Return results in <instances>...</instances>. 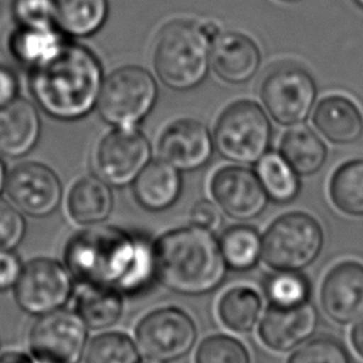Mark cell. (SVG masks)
Masks as SVG:
<instances>
[{
	"label": "cell",
	"instance_id": "4fadbf2b",
	"mask_svg": "<svg viewBox=\"0 0 363 363\" xmlns=\"http://www.w3.org/2000/svg\"><path fill=\"white\" fill-rule=\"evenodd\" d=\"M9 200L31 217H48L61 204L62 184L57 173L38 162H23L7 173Z\"/></svg>",
	"mask_w": 363,
	"mask_h": 363
},
{
	"label": "cell",
	"instance_id": "b9f144b4",
	"mask_svg": "<svg viewBox=\"0 0 363 363\" xmlns=\"http://www.w3.org/2000/svg\"><path fill=\"white\" fill-rule=\"evenodd\" d=\"M7 167H6V164H4V162H3V159H1V156H0V194H1V191H4V187H6V180H7Z\"/></svg>",
	"mask_w": 363,
	"mask_h": 363
},
{
	"label": "cell",
	"instance_id": "5bb4252c",
	"mask_svg": "<svg viewBox=\"0 0 363 363\" xmlns=\"http://www.w3.org/2000/svg\"><path fill=\"white\" fill-rule=\"evenodd\" d=\"M213 201L228 217L250 221L261 216L268 197L254 170L245 164H225L216 169L208 182Z\"/></svg>",
	"mask_w": 363,
	"mask_h": 363
},
{
	"label": "cell",
	"instance_id": "d6a6232c",
	"mask_svg": "<svg viewBox=\"0 0 363 363\" xmlns=\"http://www.w3.org/2000/svg\"><path fill=\"white\" fill-rule=\"evenodd\" d=\"M286 363H353L346 346L336 337L320 335L294 349Z\"/></svg>",
	"mask_w": 363,
	"mask_h": 363
},
{
	"label": "cell",
	"instance_id": "4dcf8cb0",
	"mask_svg": "<svg viewBox=\"0 0 363 363\" xmlns=\"http://www.w3.org/2000/svg\"><path fill=\"white\" fill-rule=\"evenodd\" d=\"M267 299L274 306H299L311 301L312 286L302 271H274L264 284Z\"/></svg>",
	"mask_w": 363,
	"mask_h": 363
},
{
	"label": "cell",
	"instance_id": "7402d4cb",
	"mask_svg": "<svg viewBox=\"0 0 363 363\" xmlns=\"http://www.w3.org/2000/svg\"><path fill=\"white\" fill-rule=\"evenodd\" d=\"M68 38L57 26H16L7 38V50L11 58L28 72L55 57Z\"/></svg>",
	"mask_w": 363,
	"mask_h": 363
},
{
	"label": "cell",
	"instance_id": "7a4b0ae2",
	"mask_svg": "<svg viewBox=\"0 0 363 363\" xmlns=\"http://www.w3.org/2000/svg\"><path fill=\"white\" fill-rule=\"evenodd\" d=\"M102 81L98 57L71 38L55 57L28 71V88L37 108L65 122L85 118L96 108Z\"/></svg>",
	"mask_w": 363,
	"mask_h": 363
},
{
	"label": "cell",
	"instance_id": "9c48e42d",
	"mask_svg": "<svg viewBox=\"0 0 363 363\" xmlns=\"http://www.w3.org/2000/svg\"><path fill=\"white\" fill-rule=\"evenodd\" d=\"M139 350L149 359L173 362L184 357L197 340L193 318L176 306L157 308L146 313L135 328Z\"/></svg>",
	"mask_w": 363,
	"mask_h": 363
},
{
	"label": "cell",
	"instance_id": "e575fe53",
	"mask_svg": "<svg viewBox=\"0 0 363 363\" xmlns=\"http://www.w3.org/2000/svg\"><path fill=\"white\" fill-rule=\"evenodd\" d=\"M11 16L16 26L48 27L55 24V0H13Z\"/></svg>",
	"mask_w": 363,
	"mask_h": 363
},
{
	"label": "cell",
	"instance_id": "5b68a950",
	"mask_svg": "<svg viewBox=\"0 0 363 363\" xmlns=\"http://www.w3.org/2000/svg\"><path fill=\"white\" fill-rule=\"evenodd\" d=\"M272 125L265 109L251 99H238L218 115L213 142L221 157L238 164H255L268 150Z\"/></svg>",
	"mask_w": 363,
	"mask_h": 363
},
{
	"label": "cell",
	"instance_id": "cb8c5ba5",
	"mask_svg": "<svg viewBox=\"0 0 363 363\" xmlns=\"http://www.w3.org/2000/svg\"><path fill=\"white\" fill-rule=\"evenodd\" d=\"M279 153L301 177H306L325 166L328 146L311 128L296 125L282 135Z\"/></svg>",
	"mask_w": 363,
	"mask_h": 363
},
{
	"label": "cell",
	"instance_id": "ac0fdd59",
	"mask_svg": "<svg viewBox=\"0 0 363 363\" xmlns=\"http://www.w3.org/2000/svg\"><path fill=\"white\" fill-rule=\"evenodd\" d=\"M261 51L254 40L237 31H221L210 44V68L227 84H244L259 69Z\"/></svg>",
	"mask_w": 363,
	"mask_h": 363
},
{
	"label": "cell",
	"instance_id": "f35d334b",
	"mask_svg": "<svg viewBox=\"0 0 363 363\" xmlns=\"http://www.w3.org/2000/svg\"><path fill=\"white\" fill-rule=\"evenodd\" d=\"M18 98V78L16 72L0 64V108Z\"/></svg>",
	"mask_w": 363,
	"mask_h": 363
},
{
	"label": "cell",
	"instance_id": "836d02e7",
	"mask_svg": "<svg viewBox=\"0 0 363 363\" xmlns=\"http://www.w3.org/2000/svg\"><path fill=\"white\" fill-rule=\"evenodd\" d=\"M194 363H251V357L242 342L228 335L216 333L199 343Z\"/></svg>",
	"mask_w": 363,
	"mask_h": 363
},
{
	"label": "cell",
	"instance_id": "277c9868",
	"mask_svg": "<svg viewBox=\"0 0 363 363\" xmlns=\"http://www.w3.org/2000/svg\"><path fill=\"white\" fill-rule=\"evenodd\" d=\"M210 44L200 23L169 21L160 28L153 47L157 78L174 91L197 88L210 71Z\"/></svg>",
	"mask_w": 363,
	"mask_h": 363
},
{
	"label": "cell",
	"instance_id": "1f68e13d",
	"mask_svg": "<svg viewBox=\"0 0 363 363\" xmlns=\"http://www.w3.org/2000/svg\"><path fill=\"white\" fill-rule=\"evenodd\" d=\"M85 363H139V347L123 332L96 335L85 349Z\"/></svg>",
	"mask_w": 363,
	"mask_h": 363
},
{
	"label": "cell",
	"instance_id": "44dd1931",
	"mask_svg": "<svg viewBox=\"0 0 363 363\" xmlns=\"http://www.w3.org/2000/svg\"><path fill=\"white\" fill-rule=\"evenodd\" d=\"M130 186L132 194L140 207L153 213L164 211L182 194V172L160 157L152 159Z\"/></svg>",
	"mask_w": 363,
	"mask_h": 363
},
{
	"label": "cell",
	"instance_id": "e0dca14e",
	"mask_svg": "<svg viewBox=\"0 0 363 363\" xmlns=\"http://www.w3.org/2000/svg\"><path fill=\"white\" fill-rule=\"evenodd\" d=\"M318 322V309L311 301L289 308L269 305L259 320L258 337L274 352H291L312 337Z\"/></svg>",
	"mask_w": 363,
	"mask_h": 363
},
{
	"label": "cell",
	"instance_id": "2e32d148",
	"mask_svg": "<svg viewBox=\"0 0 363 363\" xmlns=\"http://www.w3.org/2000/svg\"><path fill=\"white\" fill-rule=\"evenodd\" d=\"M214 152L213 133L197 119L170 122L157 139V155L180 172H193L208 163Z\"/></svg>",
	"mask_w": 363,
	"mask_h": 363
},
{
	"label": "cell",
	"instance_id": "d6986e66",
	"mask_svg": "<svg viewBox=\"0 0 363 363\" xmlns=\"http://www.w3.org/2000/svg\"><path fill=\"white\" fill-rule=\"evenodd\" d=\"M41 136V119L37 105L16 98L0 108V156L18 159L28 155Z\"/></svg>",
	"mask_w": 363,
	"mask_h": 363
},
{
	"label": "cell",
	"instance_id": "83f0119b",
	"mask_svg": "<svg viewBox=\"0 0 363 363\" xmlns=\"http://www.w3.org/2000/svg\"><path fill=\"white\" fill-rule=\"evenodd\" d=\"M75 312L86 328L102 330L113 326L123 312V296L115 291L86 286L75 296Z\"/></svg>",
	"mask_w": 363,
	"mask_h": 363
},
{
	"label": "cell",
	"instance_id": "7bdbcfd3",
	"mask_svg": "<svg viewBox=\"0 0 363 363\" xmlns=\"http://www.w3.org/2000/svg\"><path fill=\"white\" fill-rule=\"evenodd\" d=\"M139 363H164V362H160V360H156V359H149V357H146L145 360H139Z\"/></svg>",
	"mask_w": 363,
	"mask_h": 363
},
{
	"label": "cell",
	"instance_id": "603a6c76",
	"mask_svg": "<svg viewBox=\"0 0 363 363\" xmlns=\"http://www.w3.org/2000/svg\"><path fill=\"white\" fill-rule=\"evenodd\" d=\"M67 213L81 225H96L108 220L113 208L111 186L96 174L79 177L67 194Z\"/></svg>",
	"mask_w": 363,
	"mask_h": 363
},
{
	"label": "cell",
	"instance_id": "6da1fadb",
	"mask_svg": "<svg viewBox=\"0 0 363 363\" xmlns=\"http://www.w3.org/2000/svg\"><path fill=\"white\" fill-rule=\"evenodd\" d=\"M64 264L82 285L136 296L156 279L155 241L115 225H89L75 233L64 250Z\"/></svg>",
	"mask_w": 363,
	"mask_h": 363
},
{
	"label": "cell",
	"instance_id": "ba28073f",
	"mask_svg": "<svg viewBox=\"0 0 363 363\" xmlns=\"http://www.w3.org/2000/svg\"><path fill=\"white\" fill-rule=\"evenodd\" d=\"M318 86L302 67L288 64L271 69L259 86V98L268 116L282 126L303 123L316 105Z\"/></svg>",
	"mask_w": 363,
	"mask_h": 363
},
{
	"label": "cell",
	"instance_id": "d4e9b609",
	"mask_svg": "<svg viewBox=\"0 0 363 363\" xmlns=\"http://www.w3.org/2000/svg\"><path fill=\"white\" fill-rule=\"evenodd\" d=\"M108 16L109 0H55V24L69 38L98 33Z\"/></svg>",
	"mask_w": 363,
	"mask_h": 363
},
{
	"label": "cell",
	"instance_id": "9a60e30c",
	"mask_svg": "<svg viewBox=\"0 0 363 363\" xmlns=\"http://www.w3.org/2000/svg\"><path fill=\"white\" fill-rule=\"evenodd\" d=\"M319 301L325 315L335 323L353 325L363 316V262L343 259L325 274Z\"/></svg>",
	"mask_w": 363,
	"mask_h": 363
},
{
	"label": "cell",
	"instance_id": "ab89813d",
	"mask_svg": "<svg viewBox=\"0 0 363 363\" xmlns=\"http://www.w3.org/2000/svg\"><path fill=\"white\" fill-rule=\"evenodd\" d=\"M350 345L354 352L363 359V316L357 319L350 329Z\"/></svg>",
	"mask_w": 363,
	"mask_h": 363
},
{
	"label": "cell",
	"instance_id": "8fae6325",
	"mask_svg": "<svg viewBox=\"0 0 363 363\" xmlns=\"http://www.w3.org/2000/svg\"><path fill=\"white\" fill-rule=\"evenodd\" d=\"M88 328L75 311L57 309L37 318L28 333L31 354L47 363H79Z\"/></svg>",
	"mask_w": 363,
	"mask_h": 363
},
{
	"label": "cell",
	"instance_id": "74e56055",
	"mask_svg": "<svg viewBox=\"0 0 363 363\" xmlns=\"http://www.w3.org/2000/svg\"><path fill=\"white\" fill-rule=\"evenodd\" d=\"M23 264L13 251L0 250V292L14 288L21 274Z\"/></svg>",
	"mask_w": 363,
	"mask_h": 363
},
{
	"label": "cell",
	"instance_id": "484cf974",
	"mask_svg": "<svg viewBox=\"0 0 363 363\" xmlns=\"http://www.w3.org/2000/svg\"><path fill=\"white\" fill-rule=\"evenodd\" d=\"M268 200L288 204L301 193V176L279 152L268 150L254 169Z\"/></svg>",
	"mask_w": 363,
	"mask_h": 363
},
{
	"label": "cell",
	"instance_id": "3957f363",
	"mask_svg": "<svg viewBox=\"0 0 363 363\" xmlns=\"http://www.w3.org/2000/svg\"><path fill=\"white\" fill-rule=\"evenodd\" d=\"M156 279L180 295H204L217 289L228 267L220 242L207 228L183 225L155 241Z\"/></svg>",
	"mask_w": 363,
	"mask_h": 363
},
{
	"label": "cell",
	"instance_id": "d590c367",
	"mask_svg": "<svg viewBox=\"0 0 363 363\" xmlns=\"http://www.w3.org/2000/svg\"><path fill=\"white\" fill-rule=\"evenodd\" d=\"M26 230L21 211L10 200L0 199V250L13 251L23 241Z\"/></svg>",
	"mask_w": 363,
	"mask_h": 363
},
{
	"label": "cell",
	"instance_id": "f546056e",
	"mask_svg": "<svg viewBox=\"0 0 363 363\" xmlns=\"http://www.w3.org/2000/svg\"><path fill=\"white\" fill-rule=\"evenodd\" d=\"M218 242L228 269L248 271L261 259L262 237L251 225L237 224L225 228Z\"/></svg>",
	"mask_w": 363,
	"mask_h": 363
},
{
	"label": "cell",
	"instance_id": "52a82bcc",
	"mask_svg": "<svg viewBox=\"0 0 363 363\" xmlns=\"http://www.w3.org/2000/svg\"><path fill=\"white\" fill-rule=\"evenodd\" d=\"M159 95L155 77L143 67L123 65L104 77L96 111L113 128H138Z\"/></svg>",
	"mask_w": 363,
	"mask_h": 363
},
{
	"label": "cell",
	"instance_id": "30bf717a",
	"mask_svg": "<svg viewBox=\"0 0 363 363\" xmlns=\"http://www.w3.org/2000/svg\"><path fill=\"white\" fill-rule=\"evenodd\" d=\"M74 282L65 264L40 257L23 265L14 285V298L28 315L44 313L64 308L71 299Z\"/></svg>",
	"mask_w": 363,
	"mask_h": 363
},
{
	"label": "cell",
	"instance_id": "8992f818",
	"mask_svg": "<svg viewBox=\"0 0 363 363\" xmlns=\"http://www.w3.org/2000/svg\"><path fill=\"white\" fill-rule=\"evenodd\" d=\"M322 224L309 213L289 211L277 217L262 235L264 262L274 271H303L320 255Z\"/></svg>",
	"mask_w": 363,
	"mask_h": 363
},
{
	"label": "cell",
	"instance_id": "8d00e7d4",
	"mask_svg": "<svg viewBox=\"0 0 363 363\" xmlns=\"http://www.w3.org/2000/svg\"><path fill=\"white\" fill-rule=\"evenodd\" d=\"M190 221L193 225L214 231L221 223V213L214 201L201 199L194 203L190 210Z\"/></svg>",
	"mask_w": 363,
	"mask_h": 363
},
{
	"label": "cell",
	"instance_id": "f6af8a7d",
	"mask_svg": "<svg viewBox=\"0 0 363 363\" xmlns=\"http://www.w3.org/2000/svg\"><path fill=\"white\" fill-rule=\"evenodd\" d=\"M278 1H282V3H296V1H301V0H278Z\"/></svg>",
	"mask_w": 363,
	"mask_h": 363
},
{
	"label": "cell",
	"instance_id": "7c38bea8",
	"mask_svg": "<svg viewBox=\"0 0 363 363\" xmlns=\"http://www.w3.org/2000/svg\"><path fill=\"white\" fill-rule=\"evenodd\" d=\"M150 160V143L138 128H113L95 147L94 169L111 187H125Z\"/></svg>",
	"mask_w": 363,
	"mask_h": 363
},
{
	"label": "cell",
	"instance_id": "60d3db41",
	"mask_svg": "<svg viewBox=\"0 0 363 363\" xmlns=\"http://www.w3.org/2000/svg\"><path fill=\"white\" fill-rule=\"evenodd\" d=\"M0 363H47L23 352H7L0 356Z\"/></svg>",
	"mask_w": 363,
	"mask_h": 363
},
{
	"label": "cell",
	"instance_id": "ffe728a7",
	"mask_svg": "<svg viewBox=\"0 0 363 363\" xmlns=\"http://www.w3.org/2000/svg\"><path fill=\"white\" fill-rule=\"evenodd\" d=\"M312 123L335 145H352L363 136V112L352 98L342 94L323 96L313 108Z\"/></svg>",
	"mask_w": 363,
	"mask_h": 363
},
{
	"label": "cell",
	"instance_id": "f1b7e54d",
	"mask_svg": "<svg viewBox=\"0 0 363 363\" xmlns=\"http://www.w3.org/2000/svg\"><path fill=\"white\" fill-rule=\"evenodd\" d=\"M328 193L340 213L352 217L363 216V157L337 166L330 174Z\"/></svg>",
	"mask_w": 363,
	"mask_h": 363
},
{
	"label": "cell",
	"instance_id": "ee69618b",
	"mask_svg": "<svg viewBox=\"0 0 363 363\" xmlns=\"http://www.w3.org/2000/svg\"><path fill=\"white\" fill-rule=\"evenodd\" d=\"M353 1H354L356 6H359L360 9H363V0H353Z\"/></svg>",
	"mask_w": 363,
	"mask_h": 363
},
{
	"label": "cell",
	"instance_id": "4316f807",
	"mask_svg": "<svg viewBox=\"0 0 363 363\" xmlns=\"http://www.w3.org/2000/svg\"><path fill=\"white\" fill-rule=\"evenodd\" d=\"M262 312L261 295L250 286L227 289L218 299L217 315L220 322L230 330L245 333L259 322Z\"/></svg>",
	"mask_w": 363,
	"mask_h": 363
}]
</instances>
